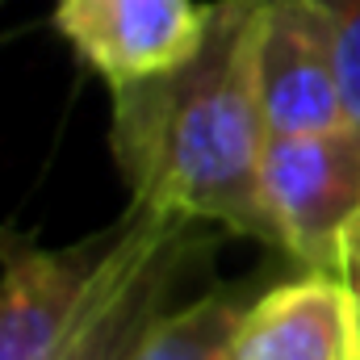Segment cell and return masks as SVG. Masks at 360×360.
<instances>
[{"label": "cell", "mask_w": 360, "mask_h": 360, "mask_svg": "<svg viewBox=\"0 0 360 360\" xmlns=\"http://www.w3.org/2000/svg\"><path fill=\"white\" fill-rule=\"evenodd\" d=\"M256 25L260 0L205 4V38L184 63L109 89V147L134 205L218 222L276 248L260 197L269 122L256 80Z\"/></svg>", "instance_id": "obj_1"}, {"label": "cell", "mask_w": 360, "mask_h": 360, "mask_svg": "<svg viewBox=\"0 0 360 360\" xmlns=\"http://www.w3.org/2000/svg\"><path fill=\"white\" fill-rule=\"evenodd\" d=\"M260 197L276 252L293 256L306 272L340 276L360 222V126L269 134Z\"/></svg>", "instance_id": "obj_2"}, {"label": "cell", "mask_w": 360, "mask_h": 360, "mask_svg": "<svg viewBox=\"0 0 360 360\" xmlns=\"http://www.w3.org/2000/svg\"><path fill=\"white\" fill-rule=\"evenodd\" d=\"M256 80L269 134L348 126L335 21L319 0H260Z\"/></svg>", "instance_id": "obj_3"}, {"label": "cell", "mask_w": 360, "mask_h": 360, "mask_svg": "<svg viewBox=\"0 0 360 360\" xmlns=\"http://www.w3.org/2000/svg\"><path fill=\"white\" fill-rule=\"evenodd\" d=\"M55 30L109 84H134L184 63L205 38V4L193 0H59Z\"/></svg>", "instance_id": "obj_4"}, {"label": "cell", "mask_w": 360, "mask_h": 360, "mask_svg": "<svg viewBox=\"0 0 360 360\" xmlns=\"http://www.w3.org/2000/svg\"><path fill=\"white\" fill-rule=\"evenodd\" d=\"M96 235L80 248L42 252L13 243L0 269V360H63L109 248Z\"/></svg>", "instance_id": "obj_5"}, {"label": "cell", "mask_w": 360, "mask_h": 360, "mask_svg": "<svg viewBox=\"0 0 360 360\" xmlns=\"http://www.w3.org/2000/svg\"><path fill=\"white\" fill-rule=\"evenodd\" d=\"M226 360H356L344 276L302 272L256 293Z\"/></svg>", "instance_id": "obj_6"}, {"label": "cell", "mask_w": 360, "mask_h": 360, "mask_svg": "<svg viewBox=\"0 0 360 360\" xmlns=\"http://www.w3.org/2000/svg\"><path fill=\"white\" fill-rule=\"evenodd\" d=\"M252 297L248 289H218L180 310H164L126 360H226Z\"/></svg>", "instance_id": "obj_7"}, {"label": "cell", "mask_w": 360, "mask_h": 360, "mask_svg": "<svg viewBox=\"0 0 360 360\" xmlns=\"http://www.w3.org/2000/svg\"><path fill=\"white\" fill-rule=\"evenodd\" d=\"M335 21V46H340V76L348 113L360 126V0H319Z\"/></svg>", "instance_id": "obj_8"}, {"label": "cell", "mask_w": 360, "mask_h": 360, "mask_svg": "<svg viewBox=\"0 0 360 360\" xmlns=\"http://www.w3.org/2000/svg\"><path fill=\"white\" fill-rule=\"evenodd\" d=\"M344 285H348V302H352V331H356V360H360V222L348 239V252H344Z\"/></svg>", "instance_id": "obj_9"}]
</instances>
